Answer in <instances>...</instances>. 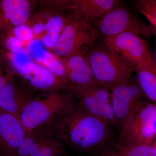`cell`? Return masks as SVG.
<instances>
[{
  "instance_id": "obj_3",
  "label": "cell",
  "mask_w": 156,
  "mask_h": 156,
  "mask_svg": "<svg viewBox=\"0 0 156 156\" xmlns=\"http://www.w3.org/2000/svg\"><path fill=\"white\" fill-rule=\"evenodd\" d=\"M2 58L24 83L34 90L42 92L67 91L68 84L56 76L43 66L31 58L28 51L23 48L15 52L3 51Z\"/></svg>"
},
{
  "instance_id": "obj_20",
  "label": "cell",
  "mask_w": 156,
  "mask_h": 156,
  "mask_svg": "<svg viewBox=\"0 0 156 156\" xmlns=\"http://www.w3.org/2000/svg\"><path fill=\"white\" fill-rule=\"evenodd\" d=\"M55 13L48 8L42 6L39 11L34 14L27 23L34 36V39L40 41L47 32V23L50 17Z\"/></svg>"
},
{
  "instance_id": "obj_8",
  "label": "cell",
  "mask_w": 156,
  "mask_h": 156,
  "mask_svg": "<svg viewBox=\"0 0 156 156\" xmlns=\"http://www.w3.org/2000/svg\"><path fill=\"white\" fill-rule=\"evenodd\" d=\"M122 127L118 143L151 145L156 140V104H147Z\"/></svg>"
},
{
  "instance_id": "obj_27",
  "label": "cell",
  "mask_w": 156,
  "mask_h": 156,
  "mask_svg": "<svg viewBox=\"0 0 156 156\" xmlns=\"http://www.w3.org/2000/svg\"><path fill=\"white\" fill-rule=\"evenodd\" d=\"M151 146H152V147L154 148L156 154V140L152 144H151Z\"/></svg>"
},
{
  "instance_id": "obj_14",
  "label": "cell",
  "mask_w": 156,
  "mask_h": 156,
  "mask_svg": "<svg viewBox=\"0 0 156 156\" xmlns=\"http://www.w3.org/2000/svg\"><path fill=\"white\" fill-rule=\"evenodd\" d=\"M60 59L64 66L69 89L95 84L91 68L85 56L75 55Z\"/></svg>"
},
{
  "instance_id": "obj_24",
  "label": "cell",
  "mask_w": 156,
  "mask_h": 156,
  "mask_svg": "<svg viewBox=\"0 0 156 156\" xmlns=\"http://www.w3.org/2000/svg\"><path fill=\"white\" fill-rule=\"evenodd\" d=\"M68 20V18L66 16L53 14L47 23V31L61 34L62 32L67 24Z\"/></svg>"
},
{
  "instance_id": "obj_26",
  "label": "cell",
  "mask_w": 156,
  "mask_h": 156,
  "mask_svg": "<svg viewBox=\"0 0 156 156\" xmlns=\"http://www.w3.org/2000/svg\"><path fill=\"white\" fill-rule=\"evenodd\" d=\"M59 36L60 34H59L47 31L40 41L44 47L51 51L53 46L58 40Z\"/></svg>"
},
{
  "instance_id": "obj_10",
  "label": "cell",
  "mask_w": 156,
  "mask_h": 156,
  "mask_svg": "<svg viewBox=\"0 0 156 156\" xmlns=\"http://www.w3.org/2000/svg\"><path fill=\"white\" fill-rule=\"evenodd\" d=\"M85 110L111 126L117 123L112 106L109 90L96 84L70 87L67 90Z\"/></svg>"
},
{
  "instance_id": "obj_11",
  "label": "cell",
  "mask_w": 156,
  "mask_h": 156,
  "mask_svg": "<svg viewBox=\"0 0 156 156\" xmlns=\"http://www.w3.org/2000/svg\"><path fill=\"white\" fill-rule=\"evenodd\" d=\"M25 134L17 116L0 111V156H16Z\"/></svg>"
},
{
  "instance_id": "obj_4",
  "label": "cell",
  "mask_w": 156,
  "mask_h": 156,
  "mask_svg": "<svg viewBox=\"0 0 156 156\" xmlns=\"http://www.w3.org/2000/svg\"><path fill=\"white\" fill-rule=\"evenodd\" d=\"M95 84L111 91L132 77L135 67L118 57L104 43L95 45L85 55Z\"/></svg>"
},
{
  "instance_id": "obj_7",
  "label": "cell",
  "mask_w": 156,
  "mask_h": 156,
  "mask_svg": "<svg viewBox=\"0 0 156 156\" xmlns=\"http://www.w3.org/2000/svg\"><path fill=\"white\" fill-rule=\"evenodd\" d=\"M98 37L103 38L123 33H131L149 38L154 33L121 4L98 20L92 26Z\"/></svg>"
},
{
  "instance_id": "obj_1",
  "label": "cell",
  "mask_w": 156,
  "mask_h": 156,
  "mask_svg": "<svg viewBox=\"0 0 156 156\" xmlns=\"http://www.w3.org/2000/svg\"><path fill=\"white\" fill-rule=\"evenodd\" d=\"M43 128L49 136L78 151L97 155L111 144L110 125L90 114L77 101Z\"/></svg>"
},
{
  "instance_id": "obj_15",
  "label": "cell",
  "mask_w": 156,
  "mask_h": 156,
  "mask_svg": "<svg viewBox=\"0 0 156 156\" xmlns=\"http://www.w3.org/2000/svg\"><path fill=\"white\" fill-rule=\"evenodd\" d=\"M34 97L30 89L18 86L13 80L0 89V111L17 116Z\"/></svg>"
},
{
  "instance_id": "obj_13",
  "label": "cell",
  "mask_w": 156,
  "mask_h": 156,
  "mask_svg": "<svg viewBox=\"0 0 156 156\" xmlns=\"http://www.w3.org/2000/svg\"><path fill=\"white\" fill-rule=\"evenodd\" d=\"M121 4L117 0H68L67 14L74 15L92 26Z\"/></svg>"
},
{
  "instance_id": "obj_23",
  "label": "cell",
  "mask_w": 156,
  "mask_h": 156,
  "mask_svg": "<svg viewBox=\"0 0 156 156\" xmlns=\"http://www.w3.org/2000/svg\"><path fill=\"white\" fill-rule=\"evenodd\" d=\"M4 35L15 37L23 43L30 42L34 39V36L31 29L27 23L11 28L2 36Z\"/></svg>"
},
{
  "instance_id": "obj_21",
  "label": "cell",
  "mask_w": 156,
  "mask_h": 156,
  "mask_svg": "<svg viewBox=\"0 0 156 156\" xmlns=\"http://www.w3.org/2000/svg\"><path fill=\"white\" fill-rule=\"evenodd\" d=\"M135 9L141 13L154 27L156 33V1L137 0L133 2Z\"/></svg>"
},
{
  "instance_id": "obj_16",
  "label": "cell",
  "mask_w": 156,
  "mask_h": 156,
  "mask_svg": "<svg viewBox=\"0 0 156 156\" xmlns=\"http://www.w3.org/2000/svg\"><path fill=\"white\" fill-rule=\"evenodd\" d=\"M42 45L41 42L36 39L30 42L27 46L30 55L34 57L35 61L48 69L56 76L66 81L65 69L60 58L52 52L45 50Z\"/></svg>"
},
{
  "instance_id": "obj_17",
  "label": "cell",
  "mask_w": 156,
  "mask_h": 156,
  "mask_svg": "<svg viewBox=\"0 0 156 156\" xmlns=\"http://www.w3.org/2000/svg\"><path fill=\"white\" fill-rule=\"evenodd\" d=\"M97 156H156L151 145L111 144L102 151Z\"/></svg>"
},
{
  "instance_id": "obj_5",
  "label": "cell",
  "mask_w": 156,
  "mask_h": 156,
  "mask_svg": "<svg viewBox=\"0 0 156 156\" xmlns=\"http://www.w3.org/2000/svg\"><path fill=\"white\" fill-rule=\"evenodd\" d=\"M66 16L67 24L51 51L60 58L85 56L95 45L97 32L92 26L80 18L72 14Z\"/></svg>"
},
{
  "instance_id": "obj_6",
  "label": "cell",
  "mask_w": 156,
  "mask_h": 156,
  "mask_svg": "<svg viewBox=\"0 0 156 156\" xmlns=\"http://www.w3.org/2000/svg\"><path fill=\"white\" fill-rule=\"evenodd\" d=\"M103 42L118 57L135 68L144 66L156 71V64L146 41L131 33H123L104 38Z\"/></svg>"
},
{
  "instance_id": "obj_28",
  "label": "cell",
  "mask_w": 156,
  "mask_h": 156,
  "mask_svg": "<svg viewBox=\"0 0 156 156\" xmlns=\"http://www.w3.org/2000/svg\"><path fill=\"white\" fill-rule=\"evenodd\" d=\"M154 59L155 62V63L156 64V50L154 56Z\"/></svg>"
},
{
  "instance_id": "obj_29",
  "label": "cell",
  "mask_w": 156,
  "mask_h": 156,
  "mask_svg": "<svg viewBox=\"0 0 156 156\" xmlns=\"http://www.w3.org/2000/svg\"><path fill=\"white\" fill-rule=\"evenodd\" d=\"M61 156H65V155Z\"/></svg>"
},
{
  "instance_id": "obj_9",
  "label": "cell",
  "mask_w": 156,
  "mask_h": 156,
  "mask_svg": "<svg viewBox=\"0 0 156 156\" xmlns=\"http://www.w3.org/2000/svg\"><path fill=\"white\" fill-rule=\"evenodd\" d=\"M110 92L114 113L117 123L122 127L148 103L136 77L124 81Z\"/></svg>"
},
{
  "instance_id": "obj_12",
  "label": "cell",
  "mask_w": 156,
  "mask_h": 156,
  "mask_svg": "<svg viewBox=\"0 0 156 156\" xmlns=\"http://www.w3.org/2000/svg\"><path fill=\"white\" fill-rule=\"evenodd\" d=\"M35 1L0 0V37L11 28L27 23Z\"/></svg>"
},
{
  "instance_id": "obj_18",
  "label": "cell",
  "mask_w": 156,
  "mask_h": 156,
  "mask_svg": "<svg viewBox=\"0 0 156 156\" xmlns=\"http://www.w3.org/2000/svg\"><path fill=\"white\" fill-rule=\"evenodd\" d=\"M51 136L43 128L26 133L16 156H30L49 140Z\"/></svg>"
},
{
  "instance_id": "obj_2",
  "label": "cell",
  "mask_w": 156,
  "mask_h": 156,
  "mask_svg": "<svg viewBox=\"0 0 156 156\" xmlns=\"http://www.w3.org/2000/svg\"><path fill=\"white\" fill-rule=\"evenodd\" d=\"M76 102L68 91L43 92L30 99L17 117L27 133L49 126Z\"/></svg>"
},
{
  "instance_id": "obj_19",
  "label": "cell",
  "mask_w": 156,
  "mask_h": 156,
  "mask_svg": "<svg viewBox=\"0 0 156 156\" xmlns=\"http://www.w3.org/2000/svg\"><path fill=\"white\" fill-rule=\"evenodd\" d=\"M136 78L143 92L156 104V71L144 66L135 68Z\"/></svg>"
},
{
  "instance_id": "obj_25",
  "label": "cell",
  "mask_w": 156,
  "mask_h": 156,
  "mask_svg": "<svg viewBox=\"0 0 156 156\" xmlns=\"http://www.w3.org/2000/svg\"><path fill=\"white\" fill-rule=\"evenodd\" d=\"M15 76L7 62L0 57V89L14 80Z\"/></svg>"
},
{
  "instance_id": "obj_22",
  "label": "cell",
  "mask_w": 156,
  "mask_h": 156,
  "mask_svg": "<svg viewBox=\"0 0 156 156\" xmlns=\"http://www.w3.org/2000/svg\"><path fill=\"white\" fill-rule=\"evenodd\" d=\"M65 155L62 144L51 136L44 145L30 156H61Z\"/></svg>"
}]
</instances>
